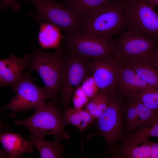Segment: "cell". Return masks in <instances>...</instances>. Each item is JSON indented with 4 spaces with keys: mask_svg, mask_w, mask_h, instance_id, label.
<instances>
[{
    "mask_svg": "<svg viewBox=\"0 0 158 158\" xmlns=\"http://www.w3.org/2000/svg\"><path fill=\"white\" fill-rule=\"evenodd\" d=\"M147 58L150 63L158 69V47L152 51L148 55Z\"/></svg>",
    "mask_w": 158,
    "mask_h": 158,
    "instance_id": "cell-28",
    "label": "cell"
},
{
    "mask_svg": "<svg viewBox=\"0 0 158 158\" xmlns=\"http://www.w3.org/2000/svg\"></svg>",
    "mask_w": 158,
    "mask_h": 158,
    "instance_id": "cell-33",
    "label": "cell"
},
{
    "mask_svg": "<svg viewBox=\"0 0 158 158\" xmlns=\"http://www.w3.org/2000/svg\"><path fill=\"white\" fill-rule=\"evenodd\" d=\"M122 1L115 0L96 14L80 20L78 31L91 35L112 38L125 28Z\"/></svg>",
    "mask_w": 158,
    "mask_h": 158,
    "instance_id": "cell-2",
    "label": "cell"
},
{
    "mask_svg": "<svg viewBox=\"0 0 158 158\" xmlns=\"http://www.w3.org/2000/svg\"><path fill=\"white\" fill-rule=\"evenodd\" d=\"M65 39L71 53L87 60L106 58L114 53V42L112 38L76 32L66 36Z\"/></svg>",
    "mask_w": 158,
    "mask_h": 158,
    "instance_id": "cell-6",
    "label": "cell"
},
{
    "mask_svg": "<svg viewBox=\"0 0 158 158\" xmlns=\"http://www.w3.org/2000/svg\"><path fill=\"white\" fill-rule=\"evenodd\" d=\"M35 7L36 12H29L28 15L37 21H42L62 29L66 36L77 32L80 19L70 8L56 3L54 0H25Z\"/></svg>",
    "mask_w": 158,
    "mask_h": 158,
    "instance_id": "cell-5",
    "label": "cell"
},
{
    "mask_svg": "<svg viewBox=\"0 0 158 158\" xmlns=\"http://www.w3.org/2000/svg\"><path fill=\"white\" fill-rule=\"evenodd\" d=\"M128 97L130 99L124 107V115L126 130L131 133L142 126L158 113L149 109L133 97Z\"/></svg>",
    "mask_w": 158,
    "mask_h": 158,
    "instance_id": "cell-14",
    "label": "cell"
},
{
    "mask_svg": "<svg viewBox=\"0 0 158 158\" xmlns=\"http://www.w3.org/2000/svg\"><path fill=\"white\" fill-rule=\"evenodd\" d=\"M123 2L126 31L158 41V14L146 0Z\"/></svg>",
    "mask_w": 158,
    "mask_h": 158,
    "instance_id": "cell-3",
    "label": "cell"
},
{
    "mask_svg": "<svg viewBox=\"0 0 158 158\" xmlns=\"http://www.w3.org/2000/svg\"><path fill=\"white\" fill-rule=\"evenodd\" d=\"M120 0V1H125V0Z\"/></svg>",
    "mask_w": 158,
    "mask_h": 158,
    "instance_id": "cell-32",
    "label": "cell"
},
{
    "mask_svg": "<svg viewBox=\"0 0 158 158\" xmlns=\"http://www.w3.org/2000/svg\"><path fill=\"white\" fill-rule=\"evenodd\" d=\"M73 0H68V1H69L70 2L71 1H73Z\"/></svg>",
    "mask_w": 158,
    "mask_h": 158,
    "instance_id": "cell-31",
    "label": "cell"
},
{
    "mask_svg": "<svg viewBox=\"0 0 158 158\" xmlns=\"http://www.w3.org/2000/svg\"><path fill=\"white\" fill-rule=\"evenodd\" d=\"M30 73L23 74L18 83L15 95L3 107L4 110H11L10 114L11 117L21 111L35 109L47 99L45 88L38 87L33 83Z\"/></svg>",
    "mask_w": 158,
    "mask_h": 158,
    "instance_id": "cell-8",
    "label": "cell"
},
{
    "mask_svg": "<svg viewBox=\"0 0 158 158\" xmlns=\"http://www.w3.org/2000/svg\"><path fill=\"white\" fill-rule=\"evenodd\" d=\"M81 86L85 94L90 99L95 96L99 91L92 75L86 78Z\"/></svg>",
    "mask_w": 158,
    "mask_h": 158,
    "instance_id": "cell-25",
    "label": "cell"
},
{
    "mask_svg": "<svg viewBox=\"0 0 158 158\" xmlns=\"http://www.w3.org/2000/svg\"><path fill=\"white\" fill-rule=\"evenodd\" d=\"M72 99L74 107L78 109H82L90 99L85 94L80 86L77 88L74 92Z\"/></svg>",
    "mask_w": 158,
    "mask_h": 158,
    "instance_id": "cell-26",
    "label": "cell"
},
{
    "mask_svg": "<svg viewBox=\"0 0 158 158\" xmlns=\"http://www.w3.org/2000/svg\"><path fill=\"white\" fill-rule=\"evenodd\" d=\"M43 137L31 133L29 139L37 148L41 158H60L62 156L63 150L60 142V139L56 138L51 141H47Z\"/></svg>",
    "mask_w": 158,
    "mask_h": 158,
    "instance_id": "cell-19",
    "label": "cell"
},
{
    "mask_svg": "<svg viewBox=\"0 0 158 158\" xmlns=\"http://www.w3.org/2000/svg\"><path fill=\"white\" fill-rule=\"evenodd\" d=\"M149 88H154L144 81L126 63L117 81L116 92L117 97L121 99L128 97L137 91Z\"/></svg>",
    "mask_w": 158,
    "mask_h": 158,
    "instance_id": "cell-15",
    "label": "cell"
},
{
    "mask_svg": "<svg viewBox=\"0 0 158 158\" xmlns=\"http://www.w3.org/2000/svg\"><path fill=\"white\" fill-rule=\"evenodd\" d=\"M147 56L126 63L147 84L153 88H158V69L150 63Z\"/></svg>",
    "mask_w": 158,
    "mask_h": 158,
    "instance_id": "cell-17",
    "label": "cell"
},
{
    "mask_svg": "<svg viewBox=\"0 0 158 158\" xmlns=\"http://www.w3.org/2000/svg\"><path fill=\"white\" fill-rule=\"evenodd\" d=\"M39 22L38 39L40 46L44 48L58 47L61 37L59 28L51 24Z\"/></svg>",
    "mask_w": 158,
    "mask_h": 158,
    "instance_id": "cell-20",
    "label": "cell"
},
{
    "mask_svg": "<svg viewBox=\"0 0 158 158\" xmlns=\"http://www.w3.org/2000/svg\"><path fill=\"white\" fill-rule=\"evenodd\" d=\"M65 124H69L76 127L81 133L87 129L94 120L85 110L68 108L63 117Z\"/></svg>",
    "mask_w": 158,
    "mask_h": 158,
    "instance_id": "cell-21",
    "label": "cell"
},
{
    "mask_svg": "<svg viewBox=\"0 0 158 158\" xmlns=\"http://www.w3.org/2000/svg\"><path fill=\"white\" fill-rule=\"evenodd\" d=\"M120 145L109 147V157L118 158H150V141L147 138L130 134L120 140Z\"/></svg>",
    "mask_w": 158,
    "mask_h": 158,
    "instance_id": "cell-12",
    "label": "cell"
},
{
    "mask_svg": "<svg viewBox=\"0 0 158 158\" xmlns=\"http://www.w3.org/2000/svg\"><path fill=\"white\" fill-rule=\"evenodd\" d=\"M151 153L150 158H158V143L150 141Z\"/></svg>",
    "mask_w": 158,
    "mask_h": 158,
    "instance_id": "cell-29",
    "label": "cell"
},
{
    "mask_svg": "<svg viewBox=\"0 0 158 158\" xmlns=\"http://www.w3.org/2000/svg\"><path fill=\"white\" fill-rule=\"evenodd\" d=\"M126 64L115 53L108 57L89 62L90 71L99 91L107 92L111 99L116 95L117 81Z\"/></svg>",
    "mask_w": 158,
    "mask_h": 158,
    "instance_id": "cell-7",
    "label": "cell"
},
{
    "mask_svg": "<svg viewBox=\"0 0 158 158\" xmlns=\"http://www.w3.org/2000/svg\"><path fill=\"white\" fill-rule=\"evenodd\" d=\"M8 58L0 61V83L1 86H11L16 91L19 81L25 69L29 67L31 55L26 54L22 58H18L11 53Z\"/></svg>",
    "mask_w": 158,
    "mask_h": 158,
    "instance_id": "cell-13",
    "label": "cell"
},
{
    "mask_svg": "<svg viewBox=\"0 0 158 158\" xmlns=\"http://www.w3.org/2000/svg\"><path fill=\"white\" fill-rule=\"evenodd\" d=\"M0 140L9 158H16L25 153L33 152V143L30 140H26L20 134L7 132L2 133Z\"/></svg>",
    "mask_w": 158,
    "mask_h": 158,
    "instance_id": "cell-16",
    "label": "cell"
},
{
    "mask_svg": "<svg viewBox=\"0 0 158 158\" xmlns=\"http://www.w3.org/2000/svg\"><path fill=\"white\" fill-rule=\"evenodd\" d=\"M52 53L32 46L29 72L38 73L45 85L47 99L53 97L60 90L61 75L66 56L59 47Z\"/></svg>",
    "mask_w": 158,
    "mask_h": 158,
    "instance_id": "cell-1",
    "label": "cell"
},
{
    "mask_svg": "<svg viewBox=\"0 0 158 158\" xmlns=\"http://www.w3.org/2000/svg\"><path fill=\"white\" fill-rule=\"evenodd\" d=\"M0 8L2 12L10 8L16 11L21 8V6L17 0H0Z\"/></svg>",
    "mask_w": 158,
    "mask_h": 158,
    "instance_id": "cell-27",
    "label": "cell"
},
{
    "mask_svg": "<svg viewBox=\"0 0 158 158\" xmlns=\"http://www.w3.org/2000/svg\"><path fill=\"white\" fill-rule=\"evenodd\" d=\"M97 102L94 119L99 118L107 108L111 99L106 92L99 91L97 95Z\"/></svg>",
    "mask_w": 158,
    "mask_h": 158,
    "instance_id": "cell-24",
    "label": "cell"
},
{
    "mask_svg": "<svg viewBox=\"0 0 158 158\" xmlns=\"http://www.w3.org/2000/svg\"><path fill=\"white\" fill-rule=\"evenodd\" d=\"M148 5L153 9L158 5V0H146Z\"/></svg>",
    "mask_w": 158,
    "mask_h": 158,
    "instance_id": "cell-30",
    "label": "cell"
},
{
    "mask_svg": "<svg viewBox=\"0 0 158 158\" xmlns=\"http://www.w3.org/2000/svg\"><path fill=\"white\" fill-rule=\"evenodd\" d=\"M35 110L29 117L15 121L14 124L26 127L31 133L38 136L51 135L60 139L70 138V135L64 130L65 124L60 111L53 102H44Z\"/></svg>",
    "mask_w": 158,
    "mask_h": 158,
    "instance_id": "cell-4",
    "label": "cell"
},
{
    "mask_svg": "<svg viewBox=\"0 0 158 158\" xmlns=\"http://www.w3.org/2000/svg\"><path fill=\"white\" fill-rule=\"evenodd\" d=\"M134 136L158 138V114H156L139 129L130 133Z\"/></svg>",
    "mask_w": 158,
    "mask_h": 158,
    "instance_id": "cell-23",
    "label": "cell"
},
{
    "mask_svg": "<svg viewBox=\"0 0 158 158\" xmlns=\"http://www.w3.org/2000/svg\"><path fill=\"white\" fill-rule=\"evenodd\" d=\"M124 115L121 99L115 96L111 99L105 111L97 119L98 132L109 147L123 137Z\"/></svg>",
    "mask_w": 158,
    "mask_h": 158,
    "instance_id": "cell-10",
    "label": "cell"
},
{
    "mask_svg": "<svg viewBox=\"0 0 158 158\" xmlns=\"http://www.w3.org/2000/svg\"><path fill=\"white\" fill-rule=\"evenodd\" d=\"M89 62L71 53L66 56L61 73L60 88L62 101L66 106L69 105L76 89L90 76Z\"/></svg>",
    "mask_w": 158,
    "mask_h": 158,
    "instance_id": "cell-9",
    "label": "cell"
},
{
    "mask_svg": "<svg viewBox=\"0 0 158 158\" xmlns=\"http://www.w3.org/2000/svg\"><path fill=\"white\" fill-rule=\"evenodd\" d=\"M114 42L115 54L125 62L145 57L158 47V41L127 31Z\"/></svg>",
    "mask_w": 158,
    "mask_h": 158,
    "instance_id": "cell-11",
    "label": "cell"
},
{
    "mask_svg": "<svg viewBox=\"0 0 158 158\" xmlns=\"http://www.w3.org/2000/svg\"><path fill=\"white\" fill-rule=\"evenodd\" d=\"M130 96L133 97L149 109L158 113V88L139 90Z\"/></svg>",
    "mask_w": 158,
    "mask_h": 158,
    "instance_id": "cell-22",
    "label": "cell"
},
{
    "mask_svg": "<svg viewBox=\"0 0 158 158\" xmlns=\"http://www.w3.org/2000/svg\"><path fill=\"white\" fill-rule=\"evenodd\" d=\"M112 0H74L70 2L71 9L80 20L96 14Z\"/></svg>",
    "mask_w": 158,
    "mask_h": 158,
    "instance_id": "cell-18",
    "label": "cell"
}]
</instances>
